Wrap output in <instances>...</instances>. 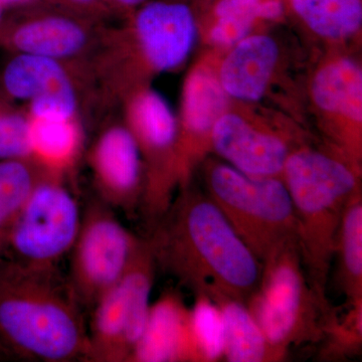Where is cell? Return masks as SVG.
<instances>
[{"label": "cell", "instance_id": "cell-1", "mask_svg": "<svg viewBox=\"0 0 362 362\" xmlns=\"http://www.w3.org/2000/svg\"><path fill=\"white\" fill-rule=\"evenodd\" d=\"M154 226L156 265L195 295L247 303L258 289L263 264L209 195L182 192Z\"/></svg>", "mask_w": 362, "mask_h": 362}, {"label": "cell", "instance_id": "cell-2", "mask_svg": "<svg viewBox=\"0 0 362 362\" xmlns=\"http://www.w3.org/2000/svg\"><path fill=\"white\" fill-rule=\"evenodd\" d=\"M80 306L58 268L0 259V361H89Z\"/></svg>", "mask_w": 362, "mask_h": 362}, {"label": "cell", "instance_id": "cell-3", "mask_svg": "<svg viewBox=\"0 0 362 362\" xmlns=\"http://www.w3.org/2000/svg\"><path fill=\"white\" fill-rule=\"evenodd\" d=\"M281 178L294 207L298 246L309 284L320 303L331 308L326 285L343 211L361 189L358 165L343 154L301 147L288 157Z\"/></svg>", "mask_w": 362, "mask_h": 362}, {"label": "cell", "instance_id": "cell-4", "mask_svg": "<svg viewBox=\"0 0 362 362\" xmlns=\"http://www.w3.org/2000/svg\"><path fill=\"white\" fill-rule=\"evenodd\" d=\"M246 305L271 344L285 354L292 345L322 340L324 323L333 312L309 284L297 239L263 262L258 289Z\"/></svg>", "mask_w": 362, "mask_h": 362}, {"label": "cell", "instance_id": "cell-5", "mask_svg": "<svg viewBox=\"0 0 362 362\" xmlns=\"http://www.w3.org/2000/svg\"><path fill=\"white\" fill-rule=\"evenodd\" d=\"M209 199L262 262L276 250L297 239L291 197L280 177H252L226 164L207 170Z\"/></svg>", "mask_w": 362, "mask_h": 362}, {"label": "cell", "instance_id": "cell-6", "mask_svg": "<svg viewBox=\"0 0 362 362\" xmlns=\"http://www.w3.org/2000/svg\"><path fill=\"white\" fill-rule=\"evenodd\" d=\"M156 266L149 239L142 240L122 278L92 307L89 361H131L148 320Z\"/></svg>", "mask_w": 362, "mask_h": 362}, {"label": "cell", "instance_id": "cell-7", "mask_svg": "<svg viewBox=\"0 0 362 362\" xmlns=\"http://www.w3.org/2000/svg\"><path fill=\"white\" fill-rule=\"evenodd\" d=\"M47 175L33 188L14 221L2 258L33 268H58L70 254L82 214L77 199L62 181Z\"/></svg>", "mask_w": 362, "mask_h": 362}, {"label": "cell", "instance_id": "cell-8", "mask_svg": "<svg viewBox=\"0 0 362 362\" xmlns=\"http://www.w3.org/2000/svg\"><path fill=\"white\" fill-rule=\"evenodd\" d=\"M141 240L119 221L110 206L101 201L89 204L70 252L68 282L78 303L94 306L122 278Z\"/></svg>", "mask_w": 362, "mask_h": 362}, {"label": "cell", "instance_id": "cell-9", "mask_svg": "<svg viewBox=\"0 0 362 362\" xmlns=\"http://www.w3.org/2000/svg\"><path fill=\"white\" fill-rule=\"evenodd\" d=\"M89 163L100 201L127 213L141 206L144 164L128 126L107 128L93 145Z\"/></svg>", "mask_w": 362, "mask_h": 362}, {"label": "cell", "instance_id": "cell-10", "mask_svg": "<svg viewBox=\"0 0 362 362\" xmlns=\"http://www.w3.org/2000/svg\"><path fill=\"white\" fill-rule=\"evenodd\" d=\"M209 143L232 168L252 177L281 178L288 157L296 150L285 136L226 112L214 123Z\"/></svg>", "mask_w": 362, "mask_h": 362}, {"label": "cell", "instance_id": "cell-11", "mask_svg": "<svg viewBox=\"0 0 362 362\" xmlns=\"http://www.w3.org/2000/svg\"><path fill=\"white\" fill-rule=\"evenodd\" d=\"M133 32L147 65L168 71L187 61L197 39V23L185 4L154 1L136 14Z\"/></svg>", "mask_w": 362, "mask_h": 362}, {"label": "cell", "instance_id": "cell-12", "mask_svg": "<svg viewBox=\"0 0 362 362\" xmlns=\"http://www.w3.org/2000/svg\"><path fill=\"white\" fill-rule=\"evenodd\" d=\"M130 361H197L190 333V309L180 295L163 293L151 305L146 327Z\"/></svg>", "mask_w": 362, "mask_h": 362}, {"label": "cell", "instance_id": "cell-13", "mask_svg": "<svg viewBox=\"0 0 362 362\" xmlns=\"http://www.w3.org/2000/svg\"><path fill=\"white\" fill-rule=\"evenodd\" d=\"M221 63L218 78L228 97L256 102L265 95L279 59L277 42L265 35H247Z\"/></svg>", "mask_w": 362, "mask_h": 362}, {"label": "cell", "instance_id": "cell-14", "mask_svg": "<svg viewBox=\"0 0 362 362\" xmlns=\"http://www.w3.org/2000/svg\"><path fill=\"white\" fill-rule=\"evenodd\" d=\"M90 42L88 26L61 14L28 18L14 26L9 35V44L18 52L61 62L82 54Z\"/></svg>", "mask_w": 362, "mask_h": 362}, {"label": "cell", "instance_id": "cell-15", "mask_svg": "<svg viewBox=\"0 0 362 362\" xmlns=\"http://www.w3.org/2000/svg\"><path fill=\"white\" fill-rule=\"evenodd\" d=\"M314 103L358 127L362 122V71L354 59L339 58L321 66L311 84Z\"/></svg>", "mask_w": 362, "mask_h": 362}, {"label": "cell", "instance_id": "cell-16", "mask_svg": "<svg viewBox=\"0 0 362 362\" xmlns=\"http://www.w3.org/2000/svg\"><path fill=\"white\" fill-rule=\"evenodd\" d=\"M223 318V357L230 362H278L287 354L274 347L244 302H214Z\"/></svg>", "mask_w": 362, "mask_h": 362}, {"label": "cell", "instance_id": "cell-17", "mask_svg": "<svg viewBox=\"0 0 362 362\" xmlns=\"http://www.w3.org/2000/svg\"><path fill=\"white\" fill-rule=\"evenodd\" d=\"M30 159L51 175L63 176L75 164L83 146L77 118L30 117Z\"/></svg>", "mask_w": 362, "mask_h": 362}, {"label": "cell", "instance_id": "cell-18", "mask_svg": "<svg viewBox=\"0 0 362 362\" xmlns=\"http://www.w3.org/2000/svg\"><path fill=\"white\" fill-rule=\"evenodd\" d=\"M71 77L58 59L18 52L8 62L2 84L8 96L32 102L71 83Z\"/></svg>", "mask_w": 362, "mask_h": 362}, {"label": "cell", "instance_id": "cell-19", "mask_svg": "<svg viewBox=\"0 0 362 362\" xmlns=\"http://www.w3.org/2000/svg\"><path fill=\"white\" fill-rule=\"evenodd\" d=\"M335 255L339 262V280L349 305L362 302L361 188L350 197L338 228Z\"/></svg>", "mask_w": 362, "mask_h": 362}, {"label": "cell", "instance_id": "cell-20", "mask_svg": "<svg viewBox=\"0 0 362 362\" xmlns=\"http://www.w3.org/2000/svg\"><path fill=\"white\" fill-rule=\"evenodd\" d=\"M51 175L30 158L0 161V259L23 204L45 175Z\"/></svg>", "mask_w": 362, "mask_h": 362}, {"label": "cell", "instance_id": "cell-21", "mask_svg": "<svg viewBox=\"0 0 362 362\" xmlns=\"http://www.w3.org/2000/svg\"><path fill=\"white\" fill-rule=\"evenodd\" d=\"M293 9L319 37L344 40L361 28V0H291Z\"/></svg>", "mask_w": 362, "mask_h": 362}, {"label": "cell", "instance_id": "cell-22", "mask_svg": "<svg viewBox=\"0 0 362 362\" xmlns=\"http://www.w3.org/2000/svg\"><path fill=\"white\" fill-rule=\"evenodd\" d=\"M190 309V333L197 361L213 362L223 357V318L218 305L204 295H195Z\"/></svg>", "mask_w": 362, "mask_h": 362}, {"label": "cell", "instance_id": "cell-23", "mask_svg": "<svg viewBox=\"0 0 362 362\" xmlns=\"http://www.w3.org/2000/svg\"><path fill=\"white\" fill-rule=\"evenodd\" d=\"M349 309L343 320L334 312L324 323L323 339L327 345L323 349L324 356L334 358L351 356L361 349L362 342V302L349 305Z\"/></svg>", "mask_w": 362, "mask_h": 362}, {"label": "cell", "instance_id": "cell-24", "mask_svg": "<svg viewBox=\"0 0 362 362\" xmlns=\"http://www.w3.org/2000/svg\"><path fill=\"white\" fill-rule=\"evenodd\" d=\"M30 158V117L0 101V161Z\"/></svg>", "mask_w": 362, "mask_h": 362}, {"label": "cell", "instance_id": "cell-25", "mask_svg": "<svg viewBox=\"0 0 362 362\" xmlns=\"http://www.w3.org/2000/svg\"><path fill=\"white\" fill-rule=\"evenodd\" d=\"M256 18L251 16L218 18L209 33L211 42L220 47H233L251 33Z\"/></svg>", "mask_w": 362, "mask_h": 362}, {"label": "cell", "instance_id": "cell-26", "mask_svg": "<svg viewBox=\"0 0 362 362\" xmlns=\"http://www.w3.org/2000/svg\"><path fill=\"white\" fill-rule=\"evenodd\" d=\"M261 0H220L214 8L216 18L251 16L257 20V9Z\"/></svg>", "mask_w": 362, "mask_h": 362}, {"label": "cell", "instance_id": "cell-27", "mask_svg": "<svg viewBox=\"0 0 362 362\" xmlns=\"http://www.w3.org/2000/svg\"><path fill=\"white\" fill-rule=\"evenodd\" d=\"M284 13V6L280 0H265L259 1L257 9V18L267 21H275L280 18Z\"/></svg>", "mask_w": 362, "mask_h": 362}, {"label": "cell", "instance_id": "cell-28", "mask_svg": "<svg viewBox=\"0 0 362 362\" xmlns=\"http://www.w3.org/2000/svg\"><path fill=\"white\" fill-rule=\"evenodd\" d=\"M65 1L75 8L82 9V11H92L99 7V0H65Z\"/></svg>", "mask_w": 362, "mask_h": 362}, {"label": "cell", "instance_id": "cell-29", "mask_svg": "<svg viewBox=\"0 0 362 362\" xmlns=\"http://www.w3.org/2000/svg\"><path fill=\"white\" fill-rule=\"evenodd\" d=\"M112 1L115 2V4L121 6L133 7L140 6V4L146 1V0H112Z\"/></svg>", "mask_w": 362, "mask_h": 362}, {"label": "cell", "instance_id": "cell-30", "mask_svg": "<svg viewBox=\"0 0 362 362\" xmlns=\"http://www.w3.org/2000/svg\"><path fill=\"white\" fill-rule=\"evenodd\" d=\"M26 1V0H0V4H18V2Z\"/></svg>", "mask_w": 362, "mask_h": 362}, {"label": "cell", "instance_id": "cell-31", "mask_svg": "<svg viewBox=\"0 0 362 362\" xmlns=\"http://www.w3.org/2000/svg\"><path fill=\"white\" fill-rule=\"evenodd\" d=\"M1 16H2V6H1V4H0V20H1Z\"/></svg>", "mask_w": 362, "mask_h": 362}]
</instances>
